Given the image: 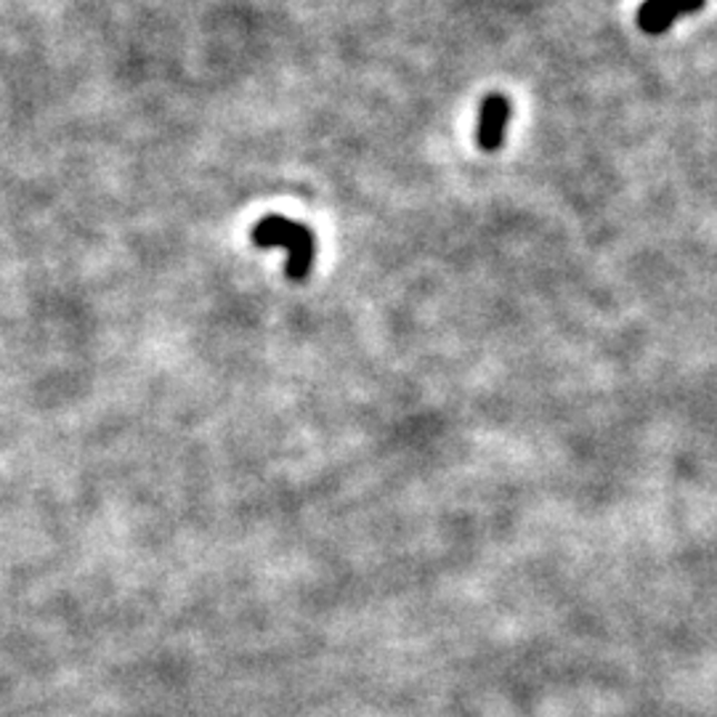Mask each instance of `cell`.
I'll return each instance as SVG.
<instances>
[{
    "label": "cell",
    "instance_id": "cell-1",
    "mask_svg": "<svg viewBox=\"0 0 717 717\" xmlns=\"http://www.w3.org/2000/svg\"><path fill=\"white\" fill-rule=\"evenodd\" d=\"M253 239L264 251L285 253V272L289 279H306L312 274L316 239L314 232L301 220H289L285 216L261 218L253 229Z\"/></svg>",
    "mask_w": 717,
    "mask_h": 717
},
{
    "label": "cell",
    "instance_id": "cell-2",
    "mask_svg": "<svg viewBox=\"0 0 717 717\" xmlns=\"http://www.w3.org/2000/svg\"><path fill=\"white\" fill-rule=\"evenodd\" d=\"M510 126V101L502 94H489L481 101L479 126H475V144L484 151H498L505 144Z\"/></svg>",
    "mask_w": 717,
    "mask_h": 717
},
{
    "label": "cell",
    "instance_id": "cell-3",
    "mask_svg": "<svg viewBox=\"0 0 717 717\" xmlns=\"http://www.w3.org/2000/svg\"><path fill=\"white\" fill-rule=\"evenodd\" d=\"M707 0H644L638 9V27L648 36H661L678 22L680 17L705 9Z\"/></svg>",
    "mask_w": 717,
    "mask_h": 717
}]
</instances>
